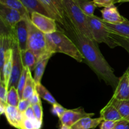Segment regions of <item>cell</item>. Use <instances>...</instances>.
I'll list each match as a JSON object with an SVG mask.
<instances>
[{
  "label": "cell",
  "mask_w": 129,
  "mask_h": 129,
  "mask_svg": "<svg viewBox=\"0 0 129 129\" xmlns=\"http://www.w3.org/2000/svg\"><path fill=\"white\" fill-rule=\"evenodd\" d=\"M86 18L94 41L97 43H105L111 48L118 46V44L112 37L111 33L105 25L102 19L95 15L86 16Z\"/></svg>",
  "instance_id": "obj_4"
},
{
  "label": "cell",
  "mask_w": 129,
  "mask_h": 129,
  "mask_svg": "<svg viewBox=\"0 0 129 129\" xmlns=\"http://www.w3.org/2000/svg\"><path fill=\"white\" fill-rule=\"evenodd\" d=\"M100 11L102 14V20L107 24H120L126 20V18L121 15L117 7L114 5L103 8Z\"/></svg>",
  "instance_id": "obj_12"
},
{
  "label": "cell",
  "mask_w": 129,
  "mask_h": 129,
  "mask_svg": "<svg viewBox=\"0 0 129 129\" xmlns=\"http://www.w3.org/2000/svg\"><path fill=\"white\" fill-rule=\"evenodd\" d=\"M30 101H31V105L39 103V102H41L40 99V96H39V93L37 92V90L35 91V92H34V95H33L32 97H31V99Z\"/></svg>",
  "instance_id": "obj_40"
},
{
  "label": "cell",
  "mask_w": 129,
  "mask_h": 129,
  "mask_svg": "<svg viewBox=\"0 0 129 129\" xmlns=\"http://www.w3.org/2000/svg\"><path fill=\"white\" fill-rule=\"evenodd\" d=\"M67 18L77 30L91 40L93 39L87 22L86 15L73 0H62Z\"/></svg>",
  "instance_id": "obj_3"
},
{
  "label": "cell",
  "mask_w": 129,
  "mask_h": 129,
  "mask_svg": "<svg viewBox=\"0 0 129 129\" xmlns=\"http://www.w3.org/2000/svg\"><path fill=\"white\" fill-rule=\"evenodd\" d=\"M34 110V114H35V117L37 118L38 120L40 122H42L43 120V108L42 106V102L39 103L31 105Z\"/></svg>",
  "instance_id": "obj_32"
},
{
  "label": "cell",
  "mask_w": 129,
  "mask_h": 129,
  "mask_svg": "<svg viewBox=\"0 0 129 129\" xmlns=\"http://www.w3.org/2000/svg\"><path fill=\"white\" fill-rule=\"evenodd\" d=\"M46 8L47 11L50 15L51 18L59 22L66 29H68L70 25L64 11L62 0H40Z\"/></svg>",
  "instance_id": "obj_6"
},
{
  "label": "cell",
  "mask_w": 129,
  "mask_h": 129,
  "mask_svg": "<svg viewBox=\"0 0 129 129\" xmlns=\"http://www.w3.org/2000/svg\"><path fill=\"white\" fill-rule=\"evenodd\" d=\"M112 99L117 100H129L128 70L122 75L118 79V84L115 89Z\"/></svg>",
  "instance_id": "obj_13"
},
{
  "label": "cell",
  "mask_w": 129,
  "mask_h": 129,
  "mask_svg": "<svg viewBox=\"0 0 129 129\" xmlns=\"http://www.w3.org/2000/svg\"><path fill=\"white\" fill-rule=\"evenodd\" d=\"M5 115L9 124L16 128L20 129L23 115L18 110L17 107L7 104Z\"/></svg>",
  "instance_id": "obj_16"
},
{
  "label": "cell",
  "mask_w": 129,
  "mask_h": 129,
  "mask_svg": "<svg viewBox=\"0 0 129 129\" xmlns=\"http://www.w3.org/2000/svg\"><path fill=\"white\" fill-rule=\"evenodd\" d=\"M24 117H26L29 119H32V120H37L35 117V114H34V110H33L32 106H30L25 112L23 113Z\"/></svg>",
  "instance_id": "obj_39"
},
{
  "label": "cell",
  "mask_w": 129,
  "mask_h": 129,
  "mask_svg": "<svg viewBox=\"0 0 129 129\" xmlns=\"http://www.w3.org/2000/svg\"><path fill=\"white\" fill-rule=\"evenodd\" d=\"M59 129H72L71 126H68V125H64V124H61L60 126Z\"/></svg>",
  "instance_id": "obj_42"
},
{
  "label": "cell",
  "mask_w": 129,
  "mask_h": 129,
  "mask_svg": "<svg viewBox=\"0 0 129 129\" xmlns=\"http://www.w3.org/2000/svg\"><path fill=\"white\" fill-rule=\"evenodd\" d=\"M52 54H47L44 57L39 59L37 63L36 67L35 68V73H34V80L37 85L41 83V80L44 75L45 67L49 62V59L52 56Z\"/></svg>",
  "instance_id": "obj_22"
},
{
  "label": "cell",
  "mask_w": 129,
  "mask_h": 129,
  "mask_svg": "<svg viewBox=\"0 0 129 129\" xmlns=\"http://www.w3.org/2000/svg\"><path fill=\"white\" fill-rule=\"evenodd\" d=\"M20 100L17 88L13 86L10 87L8 89V95L7 99L8 104L17 107Z\"/></svg>",
  "instance_id": "obj_29"
},
{
  "label": "cell",
  "mask_w": 129,
  "mask_h": 129,
  "mask_svg": "<svg viewBox=\"0 0 129 129\" xmlns=\"http://www.w3.org/2000/svg\"><path fill=\"white\" fill-rule=\"evenodd\" d=\"M116 122L111 120H103L101 124L100 129H114Z\"/></svg>",
  "instance_id": "obj_37"
},
{
  "label": "cell",
  "mask_w": 129,
  "mask_h": 129,
  "mask_svg": "<svg viewBox=\"0 0 129 129\" xmlns=\"http://www.w3.org/2000/svg\"><path fill=\"white\" fill-rule=\"evenodd\" d=\"M7 104H8L0 101V113H1V115L5 114V110H6V106H7Z\"/></svg>",
  "instance_id": "obj_41"
},
{
  "label": "cell",
  "mask_w": 129,
  "mask_h": 129,
  "mask_svg": "<svg viewBox=\"0 0 129 129\" xmlns=\"http://www.w3.org/2000/svg\"><path fill=\"white\" fill-rule=\"evenodd\" d=\"M108 102L117 109L122 119L129 121V100H117L111 98Z\"/></svg>",
  "instance_id": "obj_24"
},
{
  "label": "cell",
  "mask_w": 129,
  "mask_h": 129,
  "mask_svg": "<svg viewBox=\"0 0 129 129\" xmlns=\"http://www.w3.org/2000/svg\"><path fill=\"white\" fill-rule=\"evenodd\" d=\"M67 109L64 108L59 103L54 104L52 105V112L54 115H56L57 116L59 117V118L60 119V118L62 116V115H64V113H65V111H66Z\"/></svg>",
  "instance_id": "obj_33"
},
{
  "label": "cell",
  "mask_w": 129,
  "mask_h": 129,
  "mask_svg": "<svg viewBox=\"0 0 129 129\" xmlns=\"http://www.w3.org/2000/svg\"><path fill=\"white\" fill-rule=\"evenodd\" d=\"M47 51L51 54L60 53L69 56L78 62H83L84 56L73 40L60 31L45 34Z\"/></svg>",
  "instance_id": "obj_2"
},
{
  "label": "cell",
  "mask_w": 129,
  "mask_h": 129,
  "mask_svg": "<svg viewBox=\"0 0 129 129\" xmlns=\"http://www.w3.org/2000/svg\"><path fill=\"white\" fill-rule=\"evenodd\" d=\"M129 2V0H117L116 1V3H127Z\"/></svg>",
  "instance_id": "obj_43"
},
{
  "label": "cell",
  "mask_w": 129,
  "mask_h": 129,
  "mask_svg": "<svg viewBox=\"0 0 129 129\" xmlns=\"http://www.w3.org/2000/svg\"><path fill=\"white\" fill-rule=\"evenodd\" d=\"M13 66V48L6 53L3 66L0 70L1 82H3L9 89Z\"/></svg>",
  "instance_id": "obj_15"
},
{
  "label": "cell",
  "mask_w": 129,
  "mask_h": 129,
  "mask_svg": "<svg viewBox=\"0 0 129 129\" xmlns=\"http://www.w3.org/2000/svg\"><path fill=\"white\" fill-rule=\"evenodd\" d=\"M30 106H31V101L30 100L22 99L20 100V101H19L17 108L21 113H23Z\"/></svg>",
  "instance_id": "obj_35"
},
{
  "label": "cell",
  "mask_w": 129,
  "mask_h": 129,
  "mask_svg": "<svg viewBox=\"0 0 129 129\" xmlns=\"http://www.w3.org/2000/svg\"><path fill=\"white\" fill-rule=\"evenodd\" d=\"M80 8L86 16H93L96 7L93 1L91 0H73Z\"/></svg>",
  "instance_id": "obj_26"
},
{
  "label": "cell",
  "mask_w": 129,
  "mask_h": 129,
  "mask_svg": "<svg viewBox=\"0 0 129 129\" xmlns=\"http://www.w3.org/2000/svg\"><path fill=\"white\" fill-rule=\"evenodd\" d=\"M0 5L18 10L25 18L30 19V15L20 0H0Z\"/></svg>",
  "instance_id": "obj_23"
},
{
  "label": "cell",
  "mask_w": 129,
  "mask_h": 129,
  "mask_svg": "<svg viewBox=\"0 0 129 129\" xmlns=\"http://www.w3.org/2000/svg\"><path fill=\"white\" fill-rule=\"evenodd\" d=\"M23 68V66L22 61H21L20 50L19 49L17 42L13 39V44L12 73H11L9 88L10 87H12V86L17 88L18 83L20 77H21Z\"/></svg>",
  "instance_id": "obj_10"
},
{
  "label": "cell",
  "mask_w": 129,
  "mask_h": 129,
  "mask_svg": "<svg viewBox=\"0 0 129 129\" xmlns=\"http://www.w3.org/2000/svg\"><path fill=\"white\" fill-rule=\"evenodd\" d=\"M104 23L110 32L122 37L129 39V21L127 18L123 24H120L113 25L105 22Z\"/></svg>",
  "instance_id": "obj_19"
},
{
  "label": "cell",
  "mask_w": 129,
  "mask_h": 129,
  "mask_svg": "<svg viewBox=\"0 0 129 129\" xmlns=\"http://www.w3.org/2000/svg\"><path fill=\"white\" fill-rule=\"evenodd\" d=\"M21 61L23 67H27L31 72L35 70L38 59L36 56L30 49H27L26 50L20 51Z\"/></svg>",
  "instance_id": "obj_21"
},
{
  "label": "cell",
  "mask_w": 129,
  "mask_h": 129,
  "mask_svg": "<svg viewBox=\"0 0 129 129\" xmlns=\"http://www.w3.org/2000/svg\"><path fill=\"white\" fill-rule=\"evenodd\" d=\"M114 129H129V121L122 119L117 121Z\"/></svg>",
  "instance_id": "obj_38"
},
{
  "label": "cell",
  "mask_w": 129,
  "mask_h": 129,
  "mask_svg": "<svg viewBox=\"0 0 129 129\" xmlns=\"http://www.w3.org/2000/svg\"><path fill=\"white\" fill-rule=\"evenodd\" d=\"M128 79H129V67H128Z\"/></svg>",
  "instance_id": "obj_44"
},
{
  "label": "cell",
  "mask_w": 129,
  "mask_h": 129,
  "mask_svg": "<svg viewBox=\"0 0 129 129\" xmlns=\"http://www.w3.org/2000/svg\"><path fill=\"white\" fill-rule=\"evenodd\" d=\"M96 7H107L115 4V0H93Z\"/></svg>",
  "instance_id": "obj_36"
},
{
  "label": "cell",
  "mask_w": 129,
  "mask_h": 129,
  "mask_svg": "<svg viewBox=\"0 0 129 129\" xmlns=\"http://www.w3.org/2000/svg\"><path fill=\"white\" fill-rule=\"evenodd\" d=\"M13 38L8 30H1L0 34V70L5 62L6 53L13 48Z\"/></svg>",
  "instance_id": "obj_14"
},
{
  "label": "cell",
  "mask_w": 129,
  "mask_h": 129,
  "mask_svg": "<svg viewBox=\"0 0 129 129\" xmlns=\"http://www.w3.org/2000/svg\"><path fill=\"white\" fill-rule=\"evenodd\" d=\"M30 19L23 18L19 22L13 29L10 30L13 38L17 42L20 51L28 49V22Z\"/></svg>",
  "instance_id": "obj_8"
},
{
  "label": "cell",
  "mask_w": 129,
  "mask_h": 129,
  "mask_svg": "<svg viewBox=\"0 0 129 129\" xmlns=\"http://www.w3.org/2000/svg\"><path fill=\"white\" fill-rule=\"evenodd\" d=\"M100 117H102L103 120L114 121H118L122 119L117 109L109 102L100 111Z\"/></svg>",
  "instance_id": "obj_20"
},
{
  "label": "cell",
  "mask_w": 129,
  "mask_h": 129,
  "mask_svg": "<svg viewBox=\"0 0 129 129\" xmlns=\"http://www.w3.org/2000/svg\"><path fill=\"white\" fill-rule=\"evenodd\" d=\"M24 16L18 10L0 5V20L1 25L8 30H11Z\"/></svg>",
  "instance_id": "obj_7"
},
{
  "label": "cell",
  "mask_w": 129,
  "mask_h": 129,
  "mask_svg": "<svg viewBox=\"0 0 129 129\" xmlns=\"http://www.w3.org/2000/svg\"><path fill=\"white\" fill-rule=\"evenodd\" d=\"M8 88L3 82L0 83V101L7 103Z\"/></svg>",
  "instance_id": "obj_34"
},
{
  "label": "cell",
  "mask_w": 129,
  "mask_h": 129,
  "mask_svg": "<svg viewBox=\"0 0 129 129\" xmlns=\"http://www.w3.org/2000/svg\"><path fill=\"white\" fill-rule=\"evenodd\" d=\"M84 56V61L100 79L115 89L118 82L114 70L101 53L96 42L85 36L70 24L66 29Z\"/></svg>",
  "instance_id": "obj_1"
},
{
  "label": "cell",
  "mask_w": 129,
  "mask_h": 129,
  "mask_svg": "<svg viewBox=\"0 0 129 129\" xmlns=\"http://www.w3.org/2000/svg\"><path fill=\"white\" fill-rule=\"evenodd\" d=\"M29 69L27 67H23V68L22 73H21V77H20V79H19L18 83L17 86V90L18 92L19 97H20V99H22L23 97V92L24 88L26 85V80H27V75Z\"/></svg>",
  "instance_id": "obj_30"
},
{
  "label": "cell",
  "mask_w": 129,
  "mask_h": 129,
  "mask_svg": "<svg viewBox=\"0 0 129 129\" xmlns=\"http://www.w3.org/2000/svg\"><path fill=\"white\" fill-rule=\"evenodd\" d=\"M30 15L36 12L51 18L50 15L44 7L40 0H20Z\"/></svg>",
  "instance_id": "obj_17"
},
{
  "label": "cell",
  "mask_w": 129,
  "mask_h": 129,
  "mask_svg": "<svg viewBox=\"0 0 129 129\" xmlns=\"http://www.w3.org/2000/svg\"><path fill=\"white\" fill-rule=\"evenodd\" d=\"M36 90L38 93H39L40 97L42 98L43 99L45 100V101H47L49 103L51 104L52 105L58 103L56 100H55V99L50 94V92L43 85H42V83H39V84L37 85Z\"/></svg>",
  "instance_id": "obj_27"
},
{
  "label": "cell",
  "mask_w": 129,
  "mask_h": 129,
  "mask_svg": "<svg viewBox=\"0 0 129 129\" xmlns=\"http://www.w3.org/2000/svg\"><path fill=\"white\" fill-rule=\"evenodd\" d=\"M94 115V113L86 112L84 109L81 108L75 110H66L64 115L60 118V121L61 124L72 126L81 118L91 117Z\"/></svg>",
  "instance_id": "obj_11"
},
{
  "label": "cell",
  "mask_w": 129,
  "mask_h": 129,
  "mask_svg": "<svg viewBox=\"0 0 129 129\" xmlns=\"http://www.w3.org/2000/svg\"><path fill=\"white\" fill-rule=\"evenodd\" d=\"M103 121V118L100 116L96 118L85 117L77 121L71 126V128L72 129H94Z\"/></svg>",
  "instance_id": "obj_18"
},
{
  "label": "cell",
  "mask_w": 129,
  "mask_h": 129,
  "mask_svg": "<svg viewBox=\"0 0 129 129\" xmlns=\"http://www.w3.org/2000/svg\"><path fill=\"white\" fill-rule=\"evenodd\" d=\"M31 71L29 70L28 72L27 80H26V85L24 88L22 97V99L30 100V101H31V97H32L35 91H36L37 86L34 78L31 76Z\"/></svg>",
  "instance_id": "obj_25"
},
{
  "label": "cell",
  "mask_w": 129,
  "mask_h": 129,
  "mask_svg": "<svg viewBox=\"0 0 129 129\" xmlns=\"http://www.w3.org/2000/svg\"><path fill=\"white\" fill-rule=\"evenodd\" d=\"M28 49H30L35 54L39 61L46 54H51L47 51L45 34L35 27L30 20L28 22Z\"/></svg>",
  "instance_id": "obj_5"
},
{
  "label": "cell",
  "mask_w": 129,
  "mask_h": 129,
  "mask_svg": "<svg viewBox=\"0 0 129 129\" xmlns=\"http://www.w3.org/2000/svg\"><path fill=\"white\" fill-rule=\"evenodd\" d=\"M117 0H115V3H116V1H117Z\"/></svg>",
  "instance_id": "obj_45"
},
{
  "label": "cell",
  "mask_w": 129,
  "mask_h": 129,
  "mask_svg": "<svg viewBox=\"0 0 129 129\" xmlns=\"http://www.w3.org/2000/svg\"><path fill=\"white\" fill-rule=\"evenodd\" d=\"M42 124V122L38 120H32L23 116L20 129H40Z\"/></svg>",
  "instance_id": "obj_28"
},
{
  "label": "cell",
  "mask_w": 129,
  "mask_h": 129,
  "mask_svg": "<svg viewBox=\"0 0 129 129\" xmlns=\"http://www.w3.org/2000/svg\"><path fill=\"white\" fill-rule=\"evenodd\" d=\"M30 21L33 25L45 34L57 31L55 20L47 16L34 12L30 15Z\"/></svg>",
  "instance_id": "obj_9"
},
{
  "label": "cell",
  "mask_w": 129,
  "mask_h": 129,
  "mask_svg": "<svg viewBox=\"0 0 129 129\" xmlns=\"http://www.w3.org/2000/svg\"><path fill=\"white\" fill-rule=\"evenodd\" d=\"M111 36L113 38V40L118 44V46H121L124 48L129 54V39L118 36L112 33H111Z\"/></svg>",
  "instance_id": "obj_31"
}]
</instances>
